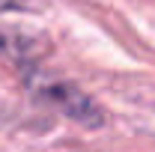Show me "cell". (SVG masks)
Wrapping results in <instances>:
<instances>
[{
	"mask_svg": "<svg viewBox=\"0 0 155 152\" xmlns=\"http://www.w3.org/2000/svg\"><path fill=\"white\" fill-rule=\"evenodd\" d=\"M33 95L45 107L57 111V114L69 116L78 125L87 128H98L104 125V111L93 95H87L84 90H78L69 81H54V78H36L33 81Z\"/></svg>",
	"mask_w": 155,
	"mask_h": 152,
	"instance_id": "1",
	"label": "cell"
},
{
	"mask_svg": "<svg viewBox=\"0 0 155 152\" xmlns=\"http://www.w3.org/2000/svg\"><path fill=\"white\" fill-rule=\"evenodd\" d=\"M33 54H39V39H24L21 33H3L0 30V57L30 60Z\"/></svg>",
	"mask_w": 155,
	"mask_h": 152,
	"instance_id": "2",
	"label": "cell"
},
{
	"mask_svg": "<svg viewBox=\"0 0 155 152\" xmlns=\"http://www.w3.org/2000/svg\"><path fill=\"white\" fill-rule=\"evenodd\" d=\"M18 0H0V12H6V9H12Z\"/></svg>",
	"mask_w": 155,
	"mask_h": 152,
	"instance_id": "3",
	"label": "cell"
}]
</instances>
